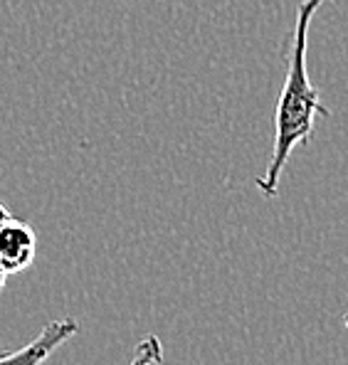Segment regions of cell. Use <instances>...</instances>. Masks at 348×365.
I'll return each instance as SVG.
<instances>
[{
    "label": "cell",
    "mask_w": 348,
    "mask_h": 365,
    "mask_svg": "<svg viewBox=\"0 0 348 365\" xmlns=\"http://www.w3.org/2000/svg\"><path fill=\"white\" fill-rule=\"evenodd\" d=\"M326 0H302L297 10V25H294V45L287 64V77L282 94L277 99L275 111V146L267 173L257 178V187L265 197H277L280 192L282 170L287 168L289 155L299 143H309L314 136L317 116H329L331 111L324 106L317 87L312 84L307 72V45H309V25L314 13Z\"/></svg>",
    "instance_id": "cell-1"
},
{
    "label": "cell",
    "mask_w": 348,
    "mask_h": 365,
    "mask_svg": "<svg viewBox=\"0 0 348 365\" xmlns=\"http://www.w3.org/2000/svg\"><path fill=\"white\" fill-rule=\"evenodd\" d=\"M79 334V324L74 319H57L50 321L28 346L18 351L0 353V365H42L62 343H67L72 336Z\"/></svg>",
    "instance_id": "cell-2"
},
{
    "label": "cell",
    "mask_w": 348,
    "mask_h": 365,
    "mask_svg": "<svg viewBox=\"0 0 348 365\" xmlns=\"http://www.w3.org/2000/svg\"><path fill=\"white\" fill-rule=\"evenodd\" d=\"M37 252V235L25 220L8 217L0 225V264L8 274L32 267Z\"/></svg>",
    "instance_id": "cell-3"
},
{
    "label": "cell",
    "mask_w": 348,
    "mask_h": 365,
    "mask_svg": "<svg viewBox=\"0 0 348 365\" xmlns=\"http://www.w3.org/2000/svg\"><path fill=\"white\" fill-rule=\"evenodd\" d=\"M163 363V343L158 336H146L133 348V358L128 365H160Z\"/></svg>",
    "instance_id": "cell-4"
},
{
    "label": "cell",
    "mask_w": 348,
    "mask_h": 365,
    "mask_svg": "<svg viewBox=\"0 0 348 365\" xmlns=\"http://www.w3.org/2000/svg\"><path fill=\"white\" fill-rule=\"evenodd\" d=\"M8 217H10L8 207H5V205H3V202H0V225H3V222H5V220H8Z\"/></svg>",
    "instance_id": "cell-5"
},
{
    "label": "cell",
    "mask_w": 348,
    "mask_h": 365,
    "mask_svg": "<svg viewBox=\"0 0 348 365\" xmlns=\"http://www.w3.org/2000/svg\"><path fill=\"white\" fill-rule=\"evenodd\" d=\"M5 279H8V272H5V267L0 264V292H3V287H5Z\"/></svg>",
    "instance_id": "cell-6"
},
{
    "label": "cell",
    "mask_w": 348,
    "mask_h": 365,
    "mask_svg": "<svg viewBox=\"0 0 348 365\" xmlns=\"http://www.w3.org/2000/svg\"><path fill=\"white\" fill-rule=\"evenodd\" d=\"M344 324H346V329H348V314L344 316Z\"/></svg>",
    "instance_id": "cell-7"
}]
</instances>
